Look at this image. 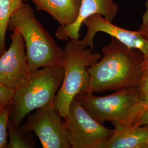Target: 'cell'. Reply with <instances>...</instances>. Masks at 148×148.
I'll list each match as a JSON object with an SVG mask.
<instances>
[{
	"instance_id": "cell-1",
	"label": "cell",
	"mask_w": 148,
	"mask_h": 148,
	"mask_svg": "<svg viewBox=\"0 0 148 148\" xmlns=\"http://www.w3.org/2000/svg\"><path fill=\"white\" fill-rule=\"evenodd\" d=\"M103 57L88 68L90 84L87 92L120 91L138 88L143 72L144 56L111 37L101 48Z\"/></svg>"
},
{
	"instance_id": "cell-2",
	"label": "cell",
	"mask_w": 148,
	"mask_h": 148,
	"mask_svg": "<svg viewBox=\"0 0 148 148\" xmlns=\"http://www.w3.org/2000/svg\"><path fill=\"white\" fill-rule=\"evenodd\" d=\"M8 29L23 37L30 73L43 67L63 64L64 50L56 42L25 2L11 16Z\"/></svg>"
},
{
	"instance_id": "cell-3",
	"label": "cell",
	"mask_w": 148,
	"mask_h": 148,
	"mask_svg": "<svg viewBox=\"0 0 148 148\" xmlns=\"http://www.w3.org/2000/svg\"><path fill=\"white\" fill-rule=\"evenodd\" d=\"M64 75L63 64L43 67L29 74L14 90L10 114V121L14 127H20L31 111L54 102Z\"/></svg>"
},
{
	"instance_id": "cell-4",
	"label": "cell",
	"mask_w": 148,
	"mask_h": 148,
	"mask_svg": "<svg viewBox=\"0 0 148 148\" xmlns=\"http://www.w3.org/2000/svg\"><path fill=\"white\" fill-rule=\"evenodd\" d=\"M64 50L63 81L54 100V105L63 118L68 115L72 101L87 92L90 84L88 69L101 58L99 53L82 47L77 40L68 41Z\"/></svg>"
},
{
	"instance_id": "cell-5",
	"label": "cell",
	"mask_w": 148,
	"mask_h": 148,
	"mask_svg": "<svg viewBox=\"0 0 148 148\" xmlns=\"http://www.w3.org/2000/svg\"><path fill=\"white\" fill-rule=\"evenodd\" d=\"M64 126L71 148H103L114 133L97 121L76 98L72 101Z\"/></svg>"
},
{
	"instance_id": "cell-6",
	"label": "cell",
	"mask_w": 148,
	"mask_h": 148,
	"mask_svg": "<svg viewBox=\"0 0 148 148\" xmlns=\"http://www.w3.org/2000/svg\"><path fill=\"white\" fill-rule=\"evenodd\" d=\"M76 98L90 115L101 123L106 121L123 122L133 106L139 101L137 88L115 91L112 95L101 97L86 92Z\"/></svg>"
},
{
	"instance_id": "cell-7",
	"label": "cell",
	"mask_w": 148,
	"mask_h": 148,
	"mask_svg": "<svg viewBox=\"0 0 148 148\" xmlns=\"http://www.w3.org/2000/svg\"><path fill=\"white\" fill-rule=\"evenodd\" d=\"M62 118L53 102L29 114L25 123L19 128L35 133L43 148H71Z\"/></svg>"
},
{
	"instance_id": "cell-8",
	"label": "cell",
	"mask_w": 148,
	"mask_h": 148,
	"mask_svg": "<svg viewBox=\"0 0 148 148\" xmlns=\"http://www.w3.org/2000/svg\"><path fill=\"white\" fill-rule=\"evenodd\" d=\"M83 24L87 27V33L82 40H77L84 48H94V38L97 32H104L114 37L130 47L137 49L143 53L144 57L148 56V41L139 32L125 29L108 21L100 14H94L85 19Z\"/></svg>"
},
{
	"instance_id": "cell-9",
	"label": "cell",
	"mask_w": 148,
	"mask_h": 148,
	"mask_svg": "<svg viewBox=\"0 0 148 148\" xmlns=\"http://www.w3.org/2000/svg\"><path fill=\"white\" fill-rule=\"evenodd\" d=\"M30 73L23 37L13 32L10 47L0 56V84L15 90Z\"/></svg>"
},
{
	"instance_id": "cell-10",
	"label": "cell",
	"mask_w": 148,
	"mask_h": 148,
	"mask_svg": "<svg viewBox=\"0 0 148 148\" xmlns=\"http://www.w3.org/2000/svg\"><path fill=\"white\" fill-rule=\"evenodd\" d=\"M114 0H81L79 14L73 24L60 26L56 32V36L60 40H78L80 30L84 21L89 16L100 14L108 21L112 22L116 16L119 6Z\"/></svg>"
},
{
	"instance_id": "cell-11",
	"label": "cell",
	"mask_w": 148,
	"mask_h": 148,
	"mask_svg": "<svg viewBox=\"0 0 148 148\" xmlns=\"http://www.w3.org/2000/svg\"><path fill=\"white\" fill-rule=\"evenodd\" d=\"M114 133L103 148H148V125L137 126L112 122Z\"/></svg>"
},
{
	"instance_id": "cell-12",
	"label": "cell",
	"mask_w": 148,
	"mask_h": 148,
	"mask_svg": "<svg viewBox=\"0 0 148 148\" xmlns=\"http://www.w3.org/2000/svg\"><path fill=\"white\" fill-rule=\"evenodd\" d=\"M38 11L47 12L65 27L73 24L79 14L81 0H30Z\"/></svg>"
},
{
	"instance_id": "cell-13",
	"label": "cell",
	"mask_w": 148,
	"mask_h": 148,
	"mask_svg": "<svg viewBox=\"0 0 148 148\" xmlns=\"http://www.w3.org/2000/svg\"><path fill=\"white\" fill-rule=\"evenodd\" d=\"M29 0H0V56L5 53V34L11 16Z\"/></svg>"
},
{
	"instance_id": "cell-14",
	"label": "cell",
	"mask_w": 148,
	"mask_h": 148,
	"mask_svg": "<svg viewBox=\"0 0 148 148\" xmlns=\"http://www.w3.org/2000/svg\"><path fill=\"white\" fill-rule=\"evenodd\" d=\"M7 131L9 141L7 148H33L36 147L35 140L32 132H27L19 127H14L10 119Z\"/></svg>"
},
{
	"instance_id": "cell-15",
	"label": "cell",
	"mask_w": 148,
	"mask_h": 148,
	"mask_svg": "<svg viewBox=\"0 0 148 148\" xmlns=\"http://www.w3.org/2000/svg\"><path fill=\"white\" fill-rule=\"evenodd\" d=\"M137 90L139 101L148 102V56L144 58L143 72Z\"/></svg>"
},
{
	"instance_id": "cell-16",
	"label": "cell",
	"mask_w": 148,
	"mask_h": 148,
	"mask_svg": "<svg viewBox=\"0 0 148 148\" xmlns=\"http://www.w3.org/2000/svg\"><path fill=\"white\" fill-rule=\"evenodd\" d=\"M11 107L0 111V148L7 147V127Z\"/></svg>"
},
{
	"instance_id": "cell-17",
	"label": "cell",
	"mask_w": 148,
	"mask_h": 148,
	"mask_svg": "<svg viewBox=\"0 0 148 148\" xmlns=\"http://www.w3.org/2000/svg\"><path fill=\"white\" fill-rule=\"evenodd\" d=\"M14 90L0 84V111L12 106Z\"/></svg>"
},
{
	"instance_id": "cell-18",
	"label": "cell",
	"mask_w": 148,
	"mask_h": 148,
	"mask_svg": "<svg viewBox=\"0 0 148 148\" xmlns=\"http://www.w3.org/2000/svg\"><path fill=\"white\" fill-rule=\"evenodd\" d=\"M145 5V11L142 16V23L138 31L148 41V0L146 1Z\"/></svg>"
},
{
	"instance_id": "cell-19",
	"label": "cell",
	"mask_w": 148,
	"mask_h": 148,
	"mask_svg": "<svg viewBox=\"0 0 148 148\" xmlns=\"http://www.w3.org/2000/svg\"><path fill=\"white\" fill-rule=\"evenodd\" d=\"M146 125H148V109L143 112L137 123V126H143Z\"/></svg>"
},
{
	"instance_id": "cell-20",
	"label": "cell",
	"mask_w": 148,
	"mask_h": 148,
	"mask_svg": "<svg viewBox=\"0 0 148 148\" xmlns=\"http://www.w3.org/2000/svg\"><path fill=\"white\" fill-rule=\"evenodd\" d=\"M144 106L146 109H148V102H144Z\"/></svg>"
}]
</instances>
